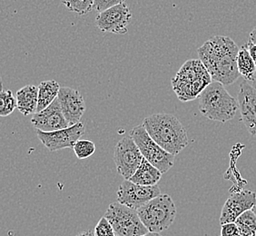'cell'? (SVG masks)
<instances>
[{"label":"cell","mask_w":256,"mask_h":236,"mask_svg":"<svg viewBox=\"0 0 256 236\" xmlns=\"http://www.w3.org/2000/svg\"><path fill=\"white\" fill-rule=\"evenodd\" d=\"M143 159L142 152L130 136L120 139L114 146V161L119 174L126 180L133 176Z\"/></svg>","instance_id":"obj_8"},{"label":"cell","mask_w":256,"mask_h":236,"mask_svg":"<svg viewBox=\"0 0 256 236\" xmlns=\"http://www.w3.org/2000/svg\"><path fill=\"white\" fill-rule=\"evenodd\" d=\"M31 123L36 130L44 132H52L69 126L68 122L62 112L58 98L56 99L46 108L34 114L31 118Z\"/></svg>","instance_id":"obj_13"},{"label":"cell","mask_w":256,"mask_h":236,"mask_svg":"<svg viewBox=\"0 0 256 236\" xmlns=\"http://www.w3.org/2000/svg\"><path fill=\"white\" fill-rule=\"evenodd\" d=\"M74 154L80 160H84L90 158L96 152V144L94 142L88 139H79L76 143L74 144Z\"/></svg>","instance_id":"obj_23"},{"label":"cell","mask_w":256,"mask_h":236,"mask_svg":"<svg viewBox=\"0 0 256 236\" xmlns=\"http://www.w3.org/2000/svg\"><path fill=\"white\" fill-rule=\"evenodd\" d=\"M221 236H240L239 228L237 226L236 222H226L222 224L221 229Z\"/></svg>","instance_id":"obj_26"},{"label":"cell","mask_w":256,"mask_h":236,"mask_svg":"<svg viewBox=\"0 0 256 236\" xmlns=\"http://www.w3.org/2000/svg\"><path fill=\"white\" fill-rule=\"evenodd\" d=\"M18 109L16 96L10 90H2L0 93V116L6 118Z\"/></svg>","instance_id":"obj_21"},{"label":"cell","mask_w":256,"mask_h":236,"mask_svg":"<svg viewBox=\"0 0 256 236\" xmlns=\"http://www.w3.org/2000/svg\"><path fill=\"white\" fill-rule=\"evenodd\" d=\"M252 211H254V214H256V204H254V207H252Z\"/></svg>","instance_id":"obj_32"},{"label":"cell","mask_w":256,"mask_h":236,"mask_svg":"<svg viewBox=\"0 0 256 236\" xmlns=\"http://www.w3.org/2000/svg\"><path fill=\"white\" fill-rule=\"evenodd\" d=\"M246 46L247 50H249L252 58L254 59L256 64V44L252 43L251 41H248V43Z\"/></svg>","instance_id":"obj_27"},{"label":"cell","mask_w":256,"mask_h":236,"mask_svg":"<svg viewBox=\"0 0 256 236\" xmlns=\"http://www.w3.org/2000/svg\"><path fill=\"white\" fill-rule=\"evenodd\" d=\"M76 236H96L94 232L92 230H88V231L82 232Z\"/></svg>","instance_id":"obj_29"},{"label":"cell","mask_w":256,"mask_h":236,"mask_svg":"<svg viewBox=\"0 0 256 236\" xmlns=\"http://www.w3.org/2000/svg\"><path fill=\"white\" fill-rule=\"evenodd\" d=\"M256 236V234H252V236Z\"/></svg>","instance_id":"obj_33"},{"label":"cell","mask_w":256,"mask_h":236,"mask_svg":"<svg viewBox=\"0 0 256 236\" xmlns=\"http://www.w3.org/2000/svg\"><path fill=\"white\" fill-rule=\"evenodd\" d=\"M142 124L161 148L174 156L188 146L186 130L171 114H154L144 118Z\"/></svg>","instance_id":"obj_2"},{"label":"cell","mask_w":256,"mask_h":236,"mask_svg":"<svg viewBox=\"0 0 256 236\" xmlns=\"http://www.w3.org/2000/svg\"><path fill=\"white\" fill-rule=\"evenodd\" d=\"M199 110L204 116L220 123L230 121L239 109L238 100L228 93L224 86L212 81L199 96Z\"/></svg>","instance_id":"obj_4"},{"label":"cell","mask_w":256,"mask_h":236,"mask_svg":"<svg viewBox=\"0 0 256 236\" xmlns=\"http://www.w3.org/2000/svg\"><path fill=\"white\" fill-rule=\"evenodd\" d=\"M212 82V76L200 59L188 60L172 79V89L179 100L188 102L198 98Z\"/></svg>","instance_id":"obj_3"},{"label":"cell","mask_w":256,"mask_h":236,"mask_svg":"<svg viewBox=\"0 0 256 236\" xmlns=\"http://www.w3.org/2000/svg\"><path fill=\"white\" fill-rule=\"evenodd\" d=\"M237 100L242 122L248 132L256 138V88L249 81L242 82Z\"/></svg>","instance_id":"obj_14"},{"label":"cell","mask_w":256,"mask_h":236,"mask_svg":"<svg viewBox=\"0 0 256 236\" xmlns=\"http://www.w3.org/2000/svg\"><path fill=\"white\" fill-rule=\"evenodd\" d=\"M239 228L240 234L242 236H251L256 234V216L252 210H248L242 214L236 221Z\"/></svg>","instance_id":"obj_20"},{"label":"cell","mask_w":256,"mask_h":236,"mask_svg":"<svg viewBox=\"0 0 256 236\" xmlns=\"http://www.w3.org/2000/svg\"><path fill=\"white\" fill-rule=\"evenodd\" d=\"M129 136L138 144L144 158L158 168L162 174L168 172L172 168L174 164V156L161 148L149 136L143 124L134 128Z\"/></svg>","instance_id":"obj_7"},{"label":"cell","mask_w":256,"mask_h":236,"mask_svg":"<svg viewBox=\"0 0 256 236\" xmlns=\"http://www.w3.org/2000/svg\"><path fill=\"white\" fill-rule=\"evenodd\" d=\"M144 226L151 232H162L170 228L176 216V206L169 194H159L138 210Z\"/></svg>","instance_id":"obj_5"},{"label":"cell","mask_w":256,"mask_h":236,"mask_svg":"<svg viewBox=\"0 0 256 236\" xmlns=\"http://www.w3.org/2000/svg\"><path fill=\"white\" fill-rule=\"evenodd\" d=\"M256 204V192L250 190H242L232 194L222 206L220 222L221 224L236 221L244 212L251 210Z\"/></svg>","instance_id":"obj_12"},{"label":"cell","mask_w":256,"mask_h":236,"mask_svg":"<svg viewBox=\"0 0 256 236\" xmlns=\"http://www.w3.org/2000/svg\"><path fill=\"white\" fill-rule=\"evenodd\" d=\"M84 134V124L81 122L52 132H44L36 129V136L50 152L64 148H73L74 144Z\"/></svg>","instance_id":"obj_10"},{"label":"cell","mask_w":256,"mask_h":236,"mask_svg":"<svg viewBox=\"0 0 256 236\" xmlns=\"http://www.w3.org/2000/svg\"><path fill=\"white\" fill-rule=\"evenodd\" d=\"M94 232L96 236H116L112 224L104 216L99 220L94 227Z\"/></svg>","instance_id":"obj_24"},{"label":"cell","mask_w":256,"mask_h":236,"mask_svg":"<svg viewBox=\"0 0 256 236\" xmlns=\"http://www.w3.org/2000/svg\"><path fill=\"white\" fill-rule=\"evenodd\" d=\"M126 0H94V10L98 12L108 10L114 6L124 3Z\"/></svg>","instance_id":"obj_25"},{"label":"cell","mask_w":256,"mask_h":236,"mask_svg":"<svg viewBox=\"0 0 256 236\" xmlns=\"http://www.w3.org/2000/svg\"><path fill=\"white\" fill-rule=\"evenodd\" d=\"M252 86H254L256 88V76H254V80L252 81Z\"/></svg>","instance_id":"obj_31"},{"label":"cell","mask_w":256,"mask_h":236,"mask_svg":"<svg viewBox=\"0 0 256 236\" xmlns=\"http://www.w3.org/2000/svg\"><path fill=\"white\" fill-rule=\"evenodd\" d=\"M131 18V10L126 3H122L99 12L96 18V26L102 32L124 34L128 33Z\"/></svg>","instance_id":"obj_11"},{"label":"cell","mask_w":256,"mask_h":236,"mask_svg":"<svg viewBox=\"0 0 256 236\" xmlns=\"http://www.w3.org/2000/svg\"><path fill=\"white\" fill-rule=\"evenodd\" d=\"M162 172L144 158L138 170L129 181L141 186H156L162 178Z\"/></svg>","instance_id":"obj_17"},{"label":"cell","mask_w":256,"mask_h":236,"mask_svg":"<svg viewBox=\"0 0 256 236\" xmlns=\"http://www.w3.org/2000/svg\"><path fill=\"white\" fill-rule=\"evenodd\" d=\"M58 98L69 126L79 123L86 111V103L78 90L66 86L61 88Z\"/></svg>","instance_id":"obj_15"},{"label":"cell","mask_w":256,"mask_h":236,"mask_svg":"<svg viewBox=\"0 0 256 236\" xmlns=\"http://www.w3.org/2000/svg\"><path fill=\"white\" fill-rule=\"evenodd\" d=\"M18 109L24 116L36 113L38 104V86L28 84L20 89L16 94Z\"/></svg>","instance_id":"obj_16"},{"label":"cell","mask_w":256,"mask_h":236,"mask_svg":"<svg viewBox=\"0 0 256 236\" xmlns=\"http://www.w3.org/2000/svg\"><path fill=\"white\" fill-rule=\"evenodd\" d=\"M60 86L56 80L43 81L38 86V104L36 112H40L54 102L58 96Z\"/></svg>","instance_id":"obj_18"},{"label":"cell","mask_w":256,"mask_h":236,"mask_svg":"<svg viewBox=\"0 0 256 236\" xmlns=\"http://www.w3.org/2000/svg\"><path fill=\"white\" fill-rule=\"evenodd\" d=\"M94 0H62V4L71 12L84 16L94 10Z\"/></svg>","instance_id":"obj_22"},{"label":"cell","mask_w":256,"mask_h":236,"mask_svg":"<svg viewBox=\"0 0 256 236\" xmlns=\"http://www.w3.org/2000/svg\"><path fill=\"white\" fill-rule=\"evenodd\" d=\"M249 41L256 44V26L252 30L251 33L249 34Z\"/></svg>","instance_id":"obj_28"},{"label":"cell","mask_w":256,"mask_h":236,"mask_svg":"<svg viewBox=\"0 0 256 236\" xmlns=\"http://www.w3.org/2000/svg\"><path fill=\"white\" fill-rule=\"evenodd\" d=\"M104 216L110 222L116 236H141L149 232L138 211L119 202H112Z\"/></svg>","instance_id":"obj_6"},{"label":"cell","mask_w":256,"mask_h":236,"mask_svg":"<svg viewBox=\"0 0 256 236\" xmlns=\"http://www.w3.org/2000/svg\"><path fill=\"white\" fill-rule=\"evenodd\" d=\"M162 236L160 234H158V232H149L148 234H144V236Z\"/></svg>","instance_id":"obj_30"},{"label":"cell","mask_w":256,"mask_h":236,"mask_svg":"<svg viewBox=\"0 0 256 236\" xmlns=\"http://www.w3.org/2000/svg\"><path fill=\"white\" fill-rule=\"evenodd\" d=\"M237 66L239 73L244 80L252 81L256 74V64L252 58L246 46H242L237 56Z\"/></svg>","instance_id":"obj_19"},{"label":"cell","mask_w":256,"mask_h":236,"mask_svg":"<svg viewBox=\"0 0 256 236\" xmlns=\"http://www.w3.org/2000/svg\"><path fill=\"white\" fill-rule=\"evenodd\" d=\"M241 236V234H240V236Z\"/></svg>","instance_id":"obj_34"},{"label":"cell","mask_w":256,"mask_h":236,"mask_svg":"<svg viewBox=\"0 0 256 236\" xmlns=\"http://www.w3.org/2000/svg\"><path fill=\"white\" fill-rule=\"evenodd\" d=\"M240 48L234 40L224 36H214L200 46L197 53L212 81L224 86L234 84L241 76L237 66Z\"/></svg>","instance_id":"obj_1"},{"label":"cell","mask_w":256,"mask_h":236,"mask_svg":"<svg viewBox=\"0 0 256 236\" xmlns=\"http://www.w3.org/2000/svg\"><path fill=\"white\" fill-rule=\"evenodd\" d=\"M159 194L161 191L158 184L141 186L124 179L118 190V202L138 211Z\"/></svg>","instance_id":"obj_9"}]
</instances>
